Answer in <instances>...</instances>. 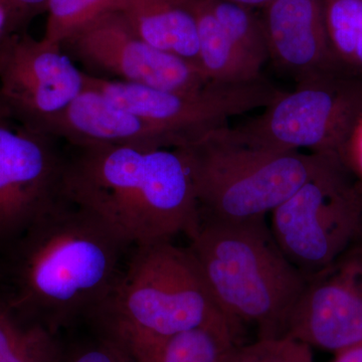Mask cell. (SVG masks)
<instances>
[{
    "label": "cell",
    "instance_id": "30bf717a",
    "mask_svg": "<svg viewBox=\"0 0 362 362\" xmlns=\"http://www.w3.org/2000/svg\"><path fill=\"white\" fill-rule=\"evenodd\" d=\"M85 88L61 45L26 32L0 35V112L28 129L45 133Z\"/></svg>",
    "mask_w": 362,
    "mask_h": 362
},
{
    "label": "cell",
    "instance_id": "d6986e66",
    "mask_svg": "<svg viewBox=\"0 0 362 362\" xmlns=\"http://www.w3.org/2000/svg\"><path fill=\"white\" fill-rule=\"evenodd\" d=\"M323 14L337 65L362 75V0H323Z\"/></svg>",
    "mask_w": 362,
    "mask_h": 362
},
{
    "label": "cell",
    "instance_id": "d4e9b609",
    "mask_svg": "<svg viewBox=\"0 0 362 362\" xmlns=\"http://www.w3.org/2000/svg\"><path fill=\"white\" fill-rule=\"evenodd\" d=\"M340 157L362 185V117L345 143Z\"/></svg>",
    "mask_w": 362,
    "mask_h": 362
},
{
    "label": "cell",
    "instance_id": "484cf974",
    "mask_svg": "<svg viewBox=\"0 0 362 362\" xmlns=\"http://www.w3.org/2000/svg\"><path fill=\"white\" fill-rule=\"evenodd\" d=\"M332 362H362V341L340 350Z\"/></svg>",
    "mask_w": 362,
    "mask_h": 362
},
{
    "label": "cell",
    "instance_id": "cb8c5ba5",
    "mask_svg": "<svg viewBox=\"0 0 362 362\" xmlns=\"http://www.w3.org/2000/svg\"><path fill=\"white\" fill-rule=\"evenodd\" d=\"M49 0H0L4 33L25 32L33 18L47 13Z\"/></svg>",
    "mask_w": 362,
    "mask_h": 362
},
{
    "label": "cell",
    "instance_id": "ac0fdd59",
    "mask_svg": "<svg viewBox=\"0 0 362 362\" xmlns=\"http://www.w3.org/2000/svg\"><path fill=\"white\" fill-rule=\"evenodd\" d=\"M62 340L26 320L0 296V362H59Z\"/></svg>",
    "mask_w": 362,
    "mask_h": 362
},
{
    "label": "cell",
    "instance_id": "603a6c76",
    "mask_svg": "<svg viewBox=\"0 0 362 362\" xmlns=\"http://www.w3.org/2000/svg\"><path fill=\"white\" fill-rule=\"evenodd\" d=\"M95 335L88 339L64 344L59 362H135L122 343L96 326L88 324Z\"/></svg>",
    "mask_w": 362,
    "mask_h": 362
},
{
    "label": "cell",
    "instance_id": "9a60e30c",
    "mask_svg": "<svg viewBox=\"0 0 362 362\" xmlns=\"http://www.w3.org/2000/svg\"><path fill=\"white\" fill-rule=\"evenodd\" d=\"M122 13L146 44L202 71L197 21L185 0H129Z\"/></svg>",
    "mask_w": 362,
    "mask_h": 362
},
{
    "label": "cell",
    "instance_id": "4fadbf2b",
    "mask_svg": "<svg viewBox=\"0 0 362 362\" xmlns=\"http://www.w3.org/2000/svg\"><path fill=\"white\" fill-rule=\"evenodd\" d=\"M70 145H111L143 148H180L182 140L162 126L117 106L85 87L45 130Z\"/></svg>",
    "mask_w": 362,
    "mask_h": 362
},
{
    "label": "cell",
    "instance_id": "83f0119b",
    "mask_svg": "<svg viewBox=\"0 0 362 362\" xmlns=\"http://www.w3.org/2000/svg\"><path fill=\"white\" fill-rule=\"evenodd\" d=\"M2 28H4V16H2V13H0V35H1Z\"/></svg>",
    "mask_w": 362,
    "mask_h": 362
},
{
    "label": "cell",
    "instance_id": "e0dca14e",
    "mask_svg": "<svg viewBox=\"0 0 362 362\" xmlns=\"http://www.w3.org/2000/svg\"><path fill=\"white\" fill-rule=\"evenodd\" d=\"M240 334L232 325L202 326L127 350L135 362H223Z\"/></svg>",
    "mask_w": 362,
    "mask_h": 362
},
{
    "label": "cell",
    "instance_id": "6da1fadb",
    "mask_svg": "<svg viewBox=\"0 0 362 362\" xmlns=\"http://www.w3.org/2000/svg\"><path fill=\"white\" fill-rule=\"evenodd\" d=\"M132 247L63 197L0 252V296L26 320L59 335L96 318Z\"/></svg>",
    "mask_w": 362,
    "mask_h": 362
},
{
    "label": "cell",
    "instance_id": "7402d4cb",
    "mask_svg": "<svg viewBox=\"0 0 362 362\" xmlns=\"http://www.w3.org/2000/svg\"><path fill=\"white\" fill-rule=\"evenodd\" d=\"M223 362H313V352L292 337L259 338L251 344L235 345Z\"/></svg>",
    "mask_w": 362,
    "mask_h": 362
},
{
    "label": "cell",
    "instance_id": "5bb4252c",
    "mask_svg": "<svg viewBox=\"0 0 362 362\" xmlns=\"http://www.w3.org/2000/svg\"><path fill=\"white\" fill-rule=\"evenodd\" d=\"M261 18L269 59L297 84L333 71H344L331 52L323 0H275L262 9Z\"/></svg>",
    "mask_w": 362,
    "mask_h": 362
},
{
    "label": "cell",
    "instance_id": "7c38bea8",
    "mask_svg": "<svg viewBox=\"0 0 362 362\" xmlns=\"http://www.w3.org/2000/svg\"><path fill=\"white\" fill-rule=\"evenodd\" d=\"M285 337L334 354L362 341V242L307 277Z\"/></svg>",
    "mask_w": 362,
    "mask_h": 362
},
{
    "label": "cell",
    "instance_id": "8992f818",
    "mask_svg": "<svg viewBox=\"0 0 362 362\" xmlns=\"http://www.w3.org/2000/svg\"><path fill=\"white\" fill-rule=\"evenodd\" d=\"M271 214L283 254L309 277L362 242V185L335 156Z\"/></svg>",
    "mask_w": 362,
    "mask_h": 362
},
{
    "label": "cell",
    "instance_id": "7a4b0ae2",
    "mask_svg": "<svg viewBox=\"0 0 362 362\" xmlns=\"http://www.w3.org/2000/svg\"><path fill=\"white\" fill-rule=\"evenodd\" d=\"M65 144L63 197L96 214L131 246L197 230L194 181L177 148Z\"/></svg>",
    "mask_w": 362,
    "mask_h": 362
},
{
    "label": "cell",
    "instance_id": "4316f807",
    "mask_svg": "<svg viewBox=\"0 0 362 362\" xmlns=\"http://www.w3.org/2000/svg\"><path fill=\"white\" fill-rule=\"evenodd\" d=\"M226 1L233 2V4H239V6H246L247 8L263 9L275 0H226Z\"/></svg>",
    "mask_w": 362,
    "mask_h": 362
},
{
    "label": "cell",
    "instance_id": "2e32d148",
    "mask_svg": "<svg viewBox=\"0 0 362 362\" xmlns=\"http://www.w3.org/2000/svg\"><path fill=\"white\" fill-rule=\"evenodd\" d=\"M194 14L199 63L209 82L239 84L262 78L261 69L238 49L209 8L206 0H185Z\"/></svg>",
    "mask_w": 362,
    "mask_h": 362
},
{
    "label": "cell",
    "instance_id": "8fae6325",
    "mask_svg": "<svg viewBox=\"0 0 362 362\" xmlns=\"http://www.w3.org/2000/svg\"><path fill=\"white\" fill-rule=\"evenodd\" d=\"M90 70L118 81L173 92H194L209 84L204 73L185 59L154 49L140 39L122 13L101 16L61 45Z\"/></svg>",
    "mask_w": 362,
    "mask_h": 362
},
{
    "label": "cell",
    "instance_id": "52a82bcc",
    "mask_svg": "<svg viewBox=\"0 0 362 362\" xmlns=\"http://www.w3.org/2000/svg\"><path fill=\"white\" fill-rule=\"evenodd\" d=\"M361 117L362 75L333 71L298 83L232 130L256 146L340 156Z\"/></svg>",
    "mask_w": 362,
    "mask_h": 362
},
{
    "label": "cell",
    "instance_id": "277c9868",
    "mask_svg": "<svg viewBox=\"0 0 362 362\" xmlns=\"http://www.w3.org/2000/svg\"><path fill=\"white\" fill-rule=\"evenodd\" d=\"M126 349L194 328L232 325L188 247L173 240L131 247L110 298L90 322Z\"/></svg>",
    "mask_w": 362,
    "mask_h": 362
},
{
    "label": "cell",
    "instance_id": "ffe728a7",
    "mask_svg": "<svg viewBox=\"0 0 362 362\" xmlns=\"http://www.w3.org/2000/svg\"><path fill=\"white\" fill-rule=\"evenodd\" d=\"M206 1L233 44L262 70L269 59V47L261 16H257L254 9L226 0Z\"/></svg>",
    "mask_w": 362,
    "mask_h": 362
},
{
    "label": "cell",
    "instance_id": "5b68a950",
    "mask_svg": "<svg viewBox=\"0 0 362 362\" xmlns=\"http://www.w3.org/2000/svg\"><path fill=\"white\" fill-rule=\"evenodd\" d=\"M177 149L194 181L199 218L230 223L265 218L339 156L256 146L228 126Z\"/></svg>",
    "mask_w": 362,
    "mask_h": 362
},
{
    "label": "cell",
    "instance_id": "9c48e42d",
    "mask_svg": "<svg viewBox=\"0 0 362 362\" xmlns=\"http://www.w3.org/2000/svg\"><path fill=\"white\" fill-rule=\"evenodd\" d=\"M62 143L0 112V252L63 199Z\"/></svg>",
    "mask_w": 362,
    "mask_h": 362
},
{
    "label": "cell",
    "instance_id": "3957f363",
    "mask_svg": "<svg viewBox=\"0 0 362 362\" xmlns=\"http://www.w3.org/2000/svg\"><path fill=\"white\" fill-rule=\"evenodd\" d=\"M188 249L216 303L235 322L254 324L259 338L285 337L307 276L280 249L265 218H199Z\"/></svg>",
    "mask_w": 362,
    "mask_h": 362
},
{
    "label": "cell",
    "instance_id": "44dd1931",
    "mask_svg": "<svg viewBox=\"0 0 362 362\" xmlns=\"http://www.w3.org/2000/svg\"><path fill=\"white\" fill-rule=\"evenodd\" d=\"M129 0H49L42 39L62 45L66 40L101 16L122 13Z\"/></svg>",
    "mask_w": 362,
    "mask_h": 362
},
{
    "label": "cell",
    "instance_id": "ba28073f",
    "mask_svg": "<svg viewBox=\"0 0 362 362\" xmlns=\"http://www.w3.org/2000/svg\"><path fill=\"white\" fill-rule=\"evenodd\" d=\"M85 87L170 131L183 146L228 127L233 117L265 109L283 92L263 77L239 84L211 82L194 92H173L85 73Z\"/></svg>",
    "mask_w": 362,
    "mask_h": 362
}]
</instances>
